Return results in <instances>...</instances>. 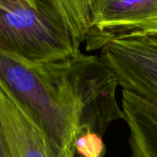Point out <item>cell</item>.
<instances>
[{"label": "cell", "instance_id": "7a4b0ae2", "mask_svg": "<svg viewBox=\"0 0 157 157\" xmlns=\"http://www.w3.org/2000/svg\"><path fill=\"white\" fill-rule=\"evenodd\" d=\"M0 49L34 63L67 58L81 46L45 0H0Z\"/></svg>", "mask_w": 157, "mask_h": 157}, {"label": "cell", "instance_id": "3957f363", "mask_svg": "<svg viewBox=\"0 0 157 157\" xmlns=\"http://www.w3.org/2000/svg\"><path fill=\"white\" fill-rule=\"evenodd\" d=\"M86 49L100 51L122 91L157 109V32L90 34Z\"/></svg>", "mask_w": 157, "mask_h": 157}, {"label": "cell", "instance_id": "277c9868", "mask_svg": "<svg viewBox=\"0 0 157 157\" xmlns=\"http://www.w3.org/2000/svg\"><path fill=\"white\" fill-rule=\"evenodd\" d=\"M90 15V34L157 31V0H91Z\"/></svg>", "mask_w": 157, "mask_h": 157}, {"label": "cell", "instance_id": "52a82bcc", "mask_svg": "<svg viewBox=\"0 0 157 157\" xmlns=\"http://www.w3.org/2000/svg\"><path fill=\"white\" fill-rule=\"evenodd\" d=\"M59 15L76 43L86 42L91 32V0H45Z\"/></svg>", "mask_w": 157, "mask_h": 157}, {"label": "cell", "instance_id": "8fae6325", "mask_svg": "<svg viewBox=\"0 0 157 157\" xmlns=\"http://www.w3.org/2000/svg\"><path fill=\"white\" fill-rule=\"evenodd\" d=\"M155 32H157V31H155Z\"/></svg>", "mask_w": 157, "mask_h": 157}, {"label": "cell", "instance_id": "30bf717a", "mask_svg": "<svg viewBox=\"0 0 157 157\" xmlns=\"http://www.w3.org/2000/svg\"><path fill=\"white\" fill-rule=\"evenodd\" d=\"M29 1H31V2L33 3V4H36V3L38 2V0H29Z\"/></svg>", "mask_w": 157, "mask_h": 157}, {"label": "cell", "instance_id": "8992f818", "mask_svg": "<svg viewBox=\"0 0 157 157\" xmlns=\"http://www.w3.org/2000/svg\"><path fill=\"white\" fill-rule=\"evenodd\" d=\"M121 104L131 156L157 157V109L126 91Z\"/></svg>", "mask_w": 157, "mask_h": 157}, {"label": "cell", "instance_id": "9c48e42d", "mask_svg": "<svg viewBox=\"0 0 157 157\" xmlns=\"http://www.w3.org/2000/svg\"><path fill=\"white\" fill-rule=\"evenodd\" d=\"M0 157H10L9 147L7 144L5 135L2 130L1 124H0Z\"/></svg>", "mask_w": 157, "mask_h": 157}, {"label": "cell", "instance_id": "ba28073f", "mask_svg": "<svg viewBox=\"0 0 157 157\" xmlns=\"http://www.w3.org/2000/svg\"><path fill=\"white\" fill-rule=\"evenodd\" d=\"M74 147L77 155L80 157H105L106 153L104 137L92 131L78 134Z\"/></svg>", "mask_w": 157, "mask_h": 157}, {"label": "cell", "instance_id": "6da1fadb", "mask_svg": "<svg viewBox=\"0 0 157 157\" xmlns=\"http://www.w3.org/2000/svg\"><path fill=\"white\" fill-rule=\"evenodd\" d=\"M0 85L31 115L56 157H80L78 134L105 135L123 119L117 78L99 56L82 51L67 58L34 63L0 49Z\"/></svg>", "mask_w": 157, "mask_h": 157}, {"label": "cell", "instance_id": "5b68a950", "mask_svg": "<svg viewBox=\"0 0 157 157\" xmlns=\"http://www.w3.org/2000/svg\"><path fill=\"white\" fill-rule=\"evenodd\" d=\"M0 124L10 157H56L42 128L1 85Z\"/></svg>", "mask_w": 157, "mask_h": 157}]
</instances>
